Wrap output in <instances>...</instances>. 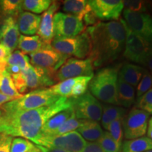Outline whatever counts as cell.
<instances>
[{"mask_svg":"<svg viewBox=\"0 0 152 152\" xmlns=\"http://www.w3.org/2000/svg\"><path fill=\"white\" fill-rule=\"evenodd\" d=\"M72 106L71 99L61 97L55 103L38 109L4 113L6 134L30 140L37 145L41 130L49 119L56 113Z\"/></svg>","mask_w":152,"mask_h":152,"instance_id":"obj_1","label":"cell"},{"mask_svg":"<svg viewBox=\"0 0 152 152\" xmlns=\"http://www.w3.org/2000/svg\"><path fill=\"white\" fill-rule=\"evenodd\" d=\"M91 42L88 58L94 67L113 62L122 52L125 43V30L120 21L98 22L86 29Z\"/></svg>","mask_w":152,"mask_h":152,"instance_id":"obj_2","label":"cell"},{"mask_svg":"<svg viewBox=\"0 0 152 152\" xmlns=\"http://www.w3.org/2000/svg\"><path fill=\"white\" fill-rule=\"evenodd\" d=\"M118 78L117 68H103L93 76L88 87L92 94L98 100L111 105H117Z\"/></svg>","mask_w":152,"mask_h":152,"instance_id":"obj_3","label":"cell"},{"mask_svg":"<svg viewBox=\"0 0 152 152\" xmlns=\"http://www.w3.org/2000/svg\"><path fill=\"white\" fill-rule=\"evenodd\" d=\"M61 96H57L50 88L35 90L2 105L5 114L35 109L48 106L57 102Z\"/></svg>","mask_w":152,"mask_h":152,"instance_id":"obj_4","label":"cell"},{"mask_svg":"<svg viewBox=\"0 0 152 152\" xmlns=\"http://www.w3.org/2000/svg\"><path fill=\"white\" fill-rule=\"evenodd\" d=\"M51 46L61 54L74 58H88L91 52V42L86 31L73 37H54Z\"/></svg>","mask_w":152,"mask_h":152,"instance_id":"obj_5","label":"cell"},{"mask_svg":"<svg viewBox=\"0 0 152 152\" xmlns=\"http://www.w3.org/2000/svg\"><path fill=\"white\" fill-rule=\"evenodd\" d=\"M125 30V43L123 55L131 61L144 65L151 44L137 35L128 27L123 18L120 19Z\"/></svg>","mask_w":152,"mask_h":152,"instance_id":"obj_6","label":"cell"},{"mask_svg":"<svg viewBox=\"0 0 152 152\" xmlns=\"http://www.w3.org/2000/svg\"><path fill=\"white\" fill-rule=\"evenodd\" d=\"M72 107L77 119L99 121L102 115V105L90 92L71 99Z\"/></svg>","mask_w":152,"mask_h":152,"instance_id":"obj_7","label":"cell"},{"mask_svg":"<svg viewBox=\"0 0 152 152\" xmlns=\"http://www.w3.org/2000/svg\"><path fill=\"white\" fill-rule=\"evenodd\" d=\"M149 114L134 107L123 120V131L127 140L142 137L147 132Z\"/></svg>","mask_w":152,"mask_h":152,"instance_id":"obj_8","label":"cell"},{"mask_svg":"<svg viewBox=\"0 0 152 152\" xmlns=\"http://www.w3.org/2000/svg\"><path fill=\"white\" fill-rule=\"evenodd\" d=\"M94 68L90 58L80 59L71 57L68 58L56 71L54 78L56 81L61 82L67 79L83 76L93 77Z\"/></svg>","mask_w":152,"mask_h":152,"instance_id":"obj_9","label":"cell"},{"mask_svg":"<svg viewBox=\"0 0 152 152\" xmlns=\"http://www.w3.org/2000/svg\"><path fill=\"white\" fill-rule=\"evenodd\" d=\"M86 144V140L75 130L61 136L42 137L38 142L37 145L58 148L66 152H80Z\"/></svg>","mask_w":152,"mask_h":152,"instance_id":"obj_10","label":"cell"},{"mask_svg":"<svg viewBox=\"0 0 152 152\" xmlns=\"http://www.w3.org/2000/svg\"><path fill=\"white\" fill-rule=\"evenodd\" d=\"M30 57L32 66L43 68L54 74H56L68 58V57L56 52L51 45H47L37 52L30 54Z\"/></svg>","mask_w":152,"mask_h":152,"instance_id":"obj_11","label":"cell"},{"mask_svg":"<svg viewBox=\"0 0 152 152\" xmlns=\"http://www.w3.org/2000/svg\"><path fill=\"white\" fill-rule=\"evenodd\" d=\"M123 19L133 33L152 45V16L147 13L133 12L124 9Z\"/></svg>","mask_w":152,"mask_h":152,"instance_id":"obj_12","label":"cell"},{"mask_svg":"<svg viewBox=\"0 0 152 152\" xmlns=\"http://www.w3.org/2000/svg\"><path fill=\"white\" fill-rule=\"evenodd\" d=\"M85 25L74 15L56 13L54 16V37H73L84 32Z\"/></svg>","mask_w":152,"mask_h":152,"instance_id":"obj_13","label":"cell"},{"mask_svg":"<svg viewBox=\"0 0 152 152\" xmlns=\"http://www.w3.org/2000/svg\"><path fill=\"white\" fill-rule=\"evenodd\" d=\"M88 3L95 16L101 20L116 21L124 9L121 0H90Z\"/></svg>","mask_w":152,"mask_h":152,"instance_id":"obj_14","label":"cell"},{"mask_svg":"<svg viewBox=\"0 0 152 152\" xmlns=\"http://www.w3.org/2000/svg\"><path fill=\"white\" fill-rule=\"evenodd\" d=\"M27 90H35L39 87L52 86L55 83V74L37 66H30L26 71H21Z\"/></svg>","mask_w":152,"mask_h":152,"instance_id":"obj_15","label":"cell"},{"mask_svg":"<svg viewBox=\"0 0 152 152\" xmlns=\"http://www.w3.org/2000/svg\"><path fill=\"white\" fill-rule=\"evenodd\" d=\"M19 37L20 32L17 21L14 17L9 16L0 27V44L7 47L13 53L18 47Z\"/></svg>","mask_w":152,"mask_h":152,"instance_id":"obj_16","label":"cell"},{"mask_svg":"<svg viewBox=\"0 0 152 152\" xmlns=\"http://www.w3.org/2000/svg\"><path fill=\"white\" fill-rule=\"evenodd\" d=\"M58 9V4L54 1L41 16L40 24L37 33L44 42L47 45H51L54 38V16Z\"/></svg>","mask_w":152,"mask_h":152,"instance_id":"obj_17","label":"cell"},{"mask_svg":"<svg viewBox=\"0 0 152 152\" xmlns=\"http://www.w3.org/2000/svg\"><path fill=\"white\" fill-rule=\"evenodd\" d=\"M41 21V16L33 13L24 11L18 17L17 24L19 32L28 36L33 35L37 33Z\"/></svg>","mask_w":152,"mask_h":152,"instance_id":"obj_18","label":"cell"},{"mask_svg":"<svg viewBox=\"0 0 152 152\" xmlns=\"http://www.w3.org/2000/svg\"><path fill=\"white\" fill-rule=\"evenodd\" d=\"M74 115H75V113H74L72 106L56 113L50 119H49L46 123L44 125L41 130L40 138L50 135L53 132H54L59 127L61 126L66 121L73 117Z\"/></svg>","mask_w":152,"mask_h":152,"instance_id":"obj_19","label":"cell"},{"mask_svg":"<svg viewBox=\"0 0 152 152\" xmlns=\"http://www.w3.org/2000/svg\"><path fill=\"white\" fill-rule=\"evenodd\" d=\"M135 89L132 85L118 78L117 83V105L123 108H130L135 104Z\"/></svg>","mask_w":152,"mask_h":152,"instance_id":"obj_20","label":"cell"},{"mask_svg":"<svg viewBox=\"0 0 152 152\" xmlns=\"http://www.w3.org/2000/svg\"><path fill=\"white\" fill-rule=\"evenodd\" d=\"M146 69L132 64H126L121 68L118 77L133 87L137 86Z\"/></svg>","mask_w":152,"mask_h":152,"instance_id":"obj_21","label":"cell"},{"mask_svg":"<svg viewBox=\"0 0 152 152\" xmlns=\"http://www.w3.org/2000/svg\"><path fill=\"white\" fill-rule=\"evenodd\" d=\"M84 140L90 142H97L104 131L97 121L83 120L80 126L76 130Z\"/></svg>","mask_w":152,"mask_h":152,"instance_id":"obj_22","label":"cell"},{"mask_svg":"<svg viewBox=\"0 0 152 152\" xmlns=\"http://www.w3.org/2000/svg\"><path fill=\"white\" fill-rule=\"evenodd\" d=\"M63 11L77 16L83 21L84 17L92 11L88 1L86 0H66L64 1Z\"/></svg>","mask_w":152,"mask_h":152,"instance_id":"obj_23","label":"cell"},{"mask_svg":"<svg viewBox=\"0 0 152 152\" xmlns=\"http://www.w3.org/2000/svg\"><path fill=\"white\" fill-rule=\"evenodd\" d=\"M47 44L45 43L38 35H20L18 48L20 52L26 54H33L42 49Z\"/></svg>","mask_w":152,"mask_h":152,"instance_id":"obj_24","label":"cell"},{"mask_svg":"<svg viewBox=\"0 0 152 152\" xmlns=\"http://www.w3.org/2000/svg\"><path fill=\"white\" fill-rule=\"evenodd\" d=\"M102 124L103 128L107 130L111 122L118 118H124L126 115V110L125 108L113 106L111 104H105L102 106Z\"/></svg>","mask_w":152,"mask_h":152,"instance_id":"obj_25","label":"cell"},{"mask_svg":"<svg viewBox=\"0 0 152 152\" xmlns=\"http://www.w3.org/2000/svg\"><path fill=\"white\" fill-rule=\"evenodd\" d=\"M122 152H145L152 150V141L147 136L125 140L121 146Z\"/></svg>","mask_w":152,"mask_h":152,"instance_id":"obj_26","label":"cell"},{"mask_svg":"<svg viewBox=\"0 0 152 152\" xmlns=\"http://www.w3.org/2000/svg\"><path fill=\"white\" fill-rule=\"evenodd\" d=\"M0 92L15 99L23 96L17 91L11 75L7 71L0 74Z\"/></svg>","mask_w":152,"mask_h":152,"instance_id":"obj_27","label":"cell"},{"mask_svg":"<svg viewBox=\"0 0 152 152\" xmlns=\"http://www.w3.org/2000/svg\"><path fill=\"white\" fill-rule=\"evenodd\" d=\"M53 1L51 0H24L22 8L33 14H42L47 11Z\"/></svg>","mask_w":152,"mask_h":152,"instance_id":"obj_28","label":"cell"},{"mask_svg":"<svg viewBox=\"0 0 152 152\" xmlns=\"http://www.w3.org/2000/svg\"><path fill=\"white\" fill-rule=\"evenodd\" d=\"M7 66H16L20 68V71H23L27 70L31 64L30 63L29 57L27 55L20 50H17L11 53L7 58Z\"/></svg>","mask_w":152,"mask_h":152,"instance_id":"obj_29","label":"cell"},{"mask_svg":"<svg viewBox=\"0 0 152 152\" xmlns=\"http://www.w3.org/2000/svg\"><path fill=\"white\" fill-rule=\"evenodd\" d=\"M83 120L77 119L74 115L73 117L69 118L68 121H66L65 123L63 124L61 126L59 127L57 130H56L54 132H53L48 137H57L61 136L63 134H67L73 131H75L77 130V128L80 126L82 123H83Z\"/></svg>","mask_w":152,"mask_h":152,"instance_id":"obj_30","label":"cell"},{"mask_svg":"<svg viewBox=\"0 0 152 152\" xmlns=\"http://www.w3.org/2000/svg\"><path fill=\"white\" fill-rule=\"evenodd\" d=\"M96 142L99 144L104 152H122L121 146L114 141L108 131L104 132L103 134Z\"/></svg>","mask_w":152,"mask_h":152,"instance_id":"obj_31","label":"cell"},{"mask_svg":"<svg viewBox=\"0 0 152 152\" xmlns=\"http://www.w3.org/2000/svg\"><path fill=\"white\" fill-rule=\"evenodd\" d=\"M35 149L36 145L30 140L16 137L11 142L10 152H30Z\"/></svg>","mask_w":152,"mask_h":152,"instance_id":"obj_32","label":"cell"},{"mask_svg":"<svg viewBox=\"0 0 152 152\" xmlns=\"http://www.w3.org/2000/svg\"><path fill=\"white\" fill-rule=\"evenodd\" d=\"M22 2L20 0H3L0 1V9L6 14H20L23 10Z\"/></svg>","mask_w":152,"mask_h":152,"instance_id":"obj_33","label":"cell"},{"mask_svg":"<svg viewBox=\"0 0 152 152\" xmlns=\"http://www.w3.org/2000/svg\"><path fill=\"white\" fill-rule=\"evenodd\" d=\"M123 118H118L113 121L109 125L107 130L109 132L110 135L113 139L114 141L118 144L119 146H122L123 143Z\"/></svg>","mask_w":152,"mask_h":152,"instance_id":"obj_34","label":"cell"},{"mask_svg":"<svg viewBox=\"0 0 152 152\" xmlns=\"http://www.w3.org/2000/svg\"><path fill=\"white\" fill-rule=\"evenodd\" d=\"M152 87V74L146 69L143 76L137 86V99L145 94Z\"/></svg>","mask_w":152,"mask_h":152,"instance_id":"obj_35","label":"cell"},{"mask_svg":"<svg viewBox=\"0 0 152 152\" xmlns=\"http://www.w3.org/2000/svg\"><path fill=\"white\" fill-rule=\"evenodd\" d=\"M148 113L152 114V87L145 94L137 99L135 102V106Z\"/></svg>","mask_w":152,"mask_h":152,"instance_id":"obj_36","label":"cell"},{"mask_svg":"<svg viewBox=\"0 0 152 152\" xmlns=\"http://www.w3.org/2000/svg\"><path fill=\"white\" fill-rule=\"evenodd\" d=\"M125 9L133 11V12L147 13L149 7V4L147 1L134 0V1H123Z\"/></svg>","mask_w":152,"mask_h":152,"instance_id":"obj_37","label":"cell"},{"mask_svg":"<svg viewBox=\"0 0 152 152\" xmlns=\"http://www.w3.org/2000/svg\"><path fill=\"white\" fill-rule=\"evenodd\" d=\"M13 137L6 133H0V152H10Z\"/></svg>","mask_w":152,"mask_h":152,"instance_id":"obj_38","label":"cell"},{"mask_svg":"<svg viewBox=\"0 0 152 152\" xmlns=\"http://www.w3.org/2000/svg\"><path fill=\"white\" fill-rule=\"evenodd\" d=\"M80 152H104L96 142H87L86 145Z\"/></svg>","mask_w":152,"mask_h":152,"instance_id":"obj_39","label":"cell"},{"mask_svg":"<svg viewBox=\"0 0 152 152\" xmlns=\"http://www.w3.org/2000/svg\"><path fill=\"white\" fill-rule=\"evenodd\" d=\"M11 52L7 47L0 44V59H7L10 56Z\"/></svg>","mask_w":152,"mask_h":152,"instance_id":"obj_40","label":"cell"},{"mask_svg":"<svg viewBox=\"0 0 152 152\" xmlns=\"http://www.w3.org/2000/svg\"><path fill=\"white\" fill-rule=\"evenodd\" d=\"M143 66L147 67L149 69L150 73L152 74V45Z\"/></svg>","mask_w":152,"mask_h":152,"instance_id":"obj_41","label":"cell"},{"mask_svg":"<svg viewBox=\"0 0 152 152\" xmlns=\"http://www.w3.org/2000/svg\"><path fill=\"white\" fill-rule=\"evenodd\" d=\"M36 147L40 151V152H66L64 150L58 148H53V147H46L43 146L36 145Z\"/></svg>","mask_w":152,"mask_h":152,"instance_id":"obj_42","label":"cell"},{"mask_svg":"<svg viewBox=\"0 0 152 152\" xmlns=\"http://www.w3.org/2000/svg\"><path fill=\"white\" fill-rule=\"evenodd\" d=\"M14 99H15L10 97V96H6V95L3 94L2 93L0 92V105H3V104L7 103L9 102H11V101Z\"/></svg>","mask_w":152,"mask_h":152,"instance_id":"obj_43","label":"cell"},{"mask_svg":"<svg viewBox=\"0 0 152 152\" xmlns=\"http://www.w3.org/2000/svg\"><path fill=\"white\" fill-rule=\"evenodd\" d=\"M7 59H0V74L5 73L7 68Z\"/></svg>","mask_w":152,"mask_h":152,"instance_id":"obj_44","label":"cell"},{"mask_svg":"<svg viewBox=\"0 0 152 152\" xmlns=\"http://www.w3.org/2000/svg\"><path fill=\"white\" fill-rule=\"evenodd\" d=\"M147 137L152 141V117L149 119V123H148L147 128Z\"/></svg>","mask_w":152,"mask_h":152,"instance_id":"obj_45","label":"cell"},{"mask_svg":"<svg viewBox=\"0 0 152 152\" xmlns=\"http://www.w3.org/2000/svg\"><path fill=\"white\" fill-rule=\"evenodd\" d=\"M4 125V113L0 110V125Z\"/></svg>","mask_w":152,"mask_h":152,"instance_id":"obj_46","label":"cell"},{"mask_svg":"<svg viewBox=\"0 0 152 152\" xmlns=\"http://www.w3.org/2000/svg\"><path fill=\"white\" fill-rule=\"evenodd\" d=\"M6 128L4 125H0V133H5Z\"/></svg>","mask_w":152,"mask_h":152,"instance_id":"obj_47","label":"cell"},{"mask_svg":"<svg viewBox=\"0 0 152 152\" xmlns=\"http://www.w3.org/2000/svg\"><path fill=\"white\" fill-rule=\"evenodd\" d=\"M30 152H40V151H39V150L37 148V147H36V149H34V150H33V151H30Z\"/></svg>","mask_w":152,"mask_h":152,"instance_id":"obj_48","label":"cell"},{"mask_svg":"<svg viewBox=\"0 0 152 152\" xmlns=\"http://www.w3.org/2000/svg\"><path fill=\"white\" fill-rule=\"evenodd\" d=\"M145 152H152V150H149V151H145Z\"/></svg>","mask_w":152,"mask_h":152,"instance_id":"obj_49","label":"cell"}]
</instances>
